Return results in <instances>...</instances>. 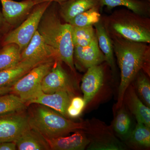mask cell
<instances>
[{
    "label": "cell",
    "mask_w": 150,
    "mask_h": 150,
    "mask_svg": "<svg viewBox=\"0 0 150 150\" xmlns=\"http://www.w3.org/2000/svg\"><path fill=\"white\" fill-rule=\"evenodd\" d=\"M126 108L136 118L137 122L144 123L150 128V108L140 99L133 84L126 90L123 100Z\"/></svg>",
    "instance_id": "cell-15"
},
{
    "label": "cell",
    "mask_w": 150,
    "mask_h": 150,
    "mask_svg": "<svg viewBox=\"0 0 150 150\" xmlns=\"http://www.w3.org/2000/svg\"><path fill=\"white\" fill-rule=\"evenodd\" d=\"M5 23L11 27L15 26L25 19L35 4L31 0L16 2L12 0H0Z\"/></svg>",
    "instance_id": "cell-11"
},
{
    "label": "cell",
    "mask_w": 150,
    "mask_h": 150,
    "mask_svg": "<svg viewBox=\"0 0 150 150\" xmlns=\"http://www.w3.org/2000/svg\"><path fill=\"white\" fill-rule=\"evenodd\" d=\"M63 62L59 60L43 78L41 89L45 93L50 94L66 91L76 96L74 84L69 74L63 68Z\"/></svg>",
    "instance_id": "cell-9"
},
{
    "label": "cell",
    "mask_w": 150,
    "mask_h": 150,
    "mask_svg": "<svg viewBox=\"0 0 150 150\" xmlns=\"http://www.w3.org/2000/svg\"><path fill=\"white\" fill-rule=\"evenodd\" d=\"M51 2H45L35 5L29 14L21 25L12 31H9L2 40L1 46L14 43L21 52L26 48L35 33L43 16Z\"/></svg>",
    "instance_id": "cell-7"
},
{
    "label": "cell",
    "mask_w": 150,
    "mask_h": 150,
    "mask_svg": "<svg viewBox=\"0 0 150 150\" xmlns=\"http://www.w3.org/2000/svg\"><path fill=\"white\" fill-rule=\"evenodd\" d=\"M83 129L89 140L87 150H125L127 147L118 139L111 125L96 118L86 120Z\"/></svg>",
    "instance_id": "cell-5"
},
{
    "label": "cell",
    "mask_w": 150,
    "mask_h": 150,
    "mask_svg": "<svg viewBox=\"0 0 150 150\" xmlns=\"http://www.w3.org/2000/svg\"><path fill=\"white\" fill-rule=\"evenodd\" d=\"M101 18L110 38L150 44L149 17L140 15L128 9L122 8Z\"/></svg>",
    "instance_id": "cell-3"
},
{
    "label": "cell",
    "mask_w": 150,
    "mask_h": 150,
    "mask_svg": "<svg viewBox=\"0 0 150 150\" xmlns=\"http://www.w3.org/2000/svg\"><path fill=\"white\" fill-rule=\"evenodd\" d=\"M50 150H83L88 145L89 140L82 129L75 131L70 136L46 139Z\"/></svg>",
    "instance_id": "cell-16"
},
{
    "label": "cell",
    "mask_w": 150,
    "mask_h": 150,
    "mask_svg": "<svg viewBox=\"0 0 150 150\" xmlns=\"http://www.w3.org/2000/svg\"><path fill=\"white\" fill-rule=\"evenodd\" d=\"M59 12V4L52 2L43 14L38 31L48 45L58 54L59 60L69 68L75 76L74 46L72 40V25L63 23Z\"/></svg>",
    "instance_id": "cell-2"
},
{
    "label": "cell",
    "mask_w": 150,
    "mask_h": 150,
    "mask_svg": "<svg viewBox=\"0 0 150 150\" xmlns=\"http://www.w3.org/2000/svg\"><path fill=\"white\" fill-rule=\"evenodd\" d=\"M74 61L75 66L82 71L105 62V57L98 46L97 38L86 47L74 46Z\"/></svg>",
    "instance_id": "cell-10"
},
{
    "label": "cell",
    "mask_w": 150,
    "mask_h": 150,
    "mask_svg": "<svg viewBox=\"0 0 150 150\" xmlns=\"http://www.w3.org/2000/svg\"><path fill=\"white\" fill-rule=\"evenodd\" d=\"M71 36L74 46L83 47L88 46L97 38L93 25L85 27L72 26Z\"/></svg>",
    "instance_id": "cell-25"
},
{
    "label": "cell",
    "mask_w": 150,
    "mask_h": 150,
    "mask_svg": "<svg viewBox=\"0 0 150 150\" xmlns=\"http://www.w3.org/2000/svg\"><path fill=\"white\" fill-rule=\"evenodd\" d=\"M24 110L0 115V143L16 142L30 127Z\"/></svg>",
    "instance_id": "cell-8"
},
{
    "label": "cell",
    "mask_w": 150,
    "mask_h": 150,
    "mask_svg": "<svg viewBox=\"0 0 150 150\" xmlns=\"http://www.w3.org/2000/svg\"><path fill=\"white\" fill-rule=\"evenodd\" d=\"M27 105L12 93L0 95V115L23 110Z\"/></svg>",
    "instance_id": "cell-26"
},
{
    "label": "cell",
    "mask_w": 150,
    "mask_h": 150,
    "mask_svg": "<svg viewBox=\"0 0 150 150\" xmlns=\"http://www.w3.org/2000/svg\"><path fill=\"white\" fill-rule=\"evenodd\" d=\"M6 24L5 23L4 20V17H3L2 13L0 11V27H2L5 24Z\"/></svg>",
    "instance_id": "cell-34"
},
{
    "label": "cell",
    "mask_w": 150,
    "mask_h": 150,
    "mask_svg": "<svg viewBox=\"0 0 150 150\" xmlns=\"http://www.w3.org/2000/svg\"><path fill=\"white\" fill-rule=\"evenodd\" d=\"M102 7L108 10L117 6L125 7L143 16L150 17V0H100Z\"/></svg>",
    "instance_id": "cell-22"
},
{
    "label": "cell",
    "mask_w": 150,
    "mask_h": 150,
    "mask_svg": "<svg viewBox=\"0 0 150 150\" xmlns=\"http://www.w3.org/2000/svg\"><path fill=\"white\" fill-rule=\"evenodd\" d=\"M113 51L121 71L117 101L113 110L121 107L126 90L143 70L150 77L149 44L111 38Z\"/></svg>",
    "instance_id": "cell-1"
},
{
    "label": "cell",
    "mask_w": 150,
    "mask_h": 150,
    "mask_svg": "<svg viewBox=\"0 0 150 150\" xmlns=\"http://www.w3.org/2000/svg\"><path fill=\"white\" fill-rule=\"evenodd\" d=\"M149 77L143 70H141L132 83L140 99L149 108H150Z\"/></svg>",
    "instance_id": "cell-27"
},
{
    "label": "cell",
    "mask_w": 150,
    "mask_h": 150,
    "mask_svg": "<svg viewBox=\"0 0 150 150\" xmlns=\"http://www.w3.org/2000/svg\"><path fill=\"white\" fill-rule=\"evenodd\" d=\"M96 7L102 8L100 0H67L59 4L61 18L68 23L78 15Z\"/></svg>",
    "instance_id": "cell-18"
},
{
    "label": "cell",
    "mask_w": 150,
    "mask_h": 150,
    "mask_svg": "<svg viewBox=\"0 0 150 150\" xmlns=\"http://www.w3.org/2000/svg\"><path fill=\"white\" fill-rule=\"evenodd\" d=\"M82 79L81 88L86 105L100 90L104 81V69L102 65L88 68Z\"/></svg>",
    "instance_id": "cell-12"
},
{
    "label": "cell",
    "mask_w": 150,
    "mask_h": 150,
    "mask_svg": "<svg viewBox=\"0 0 150 150\" xmlns=\"http://www.w3.org/2000/svg\"><path fill=\"white\" fill-rule=\"evenodd\" d=\"M31 104L27 113L29 126L45 139L64 137L85 128L86 121L74 122L45 105Z\"/></svg>",
    "instance_id": "cell-4"
},
{
    "label": "cell",
    "mask_w": 150,
    "mask_h": 150,
    "mask_svg": "<svg viewBox=\"0 0 150 150\" xmlns=\"http://www.w3.org/2000/svg\"><path fill=\"white\" fill-rule=\"evenodd\" d=\"M21 51L16 44L9 43L0 49V71L14 67L21 61Z\"/></svg>",
    "instance_id": "cell-24"
},
{
    "label": "cell",
    "mask_w": 150,
    "mask_h": 150,
    "mask_svg": "<svg viewBox=\"0 0 150 150\" xmlns=\"http://www.w3.org/2000/svg\"><path fill=\"white\" fill-rule=\"evenodd\" d=\"M33 1L34 2L35 4H38L40 3L45 2H55L59 4L65 1H67V0H31Z\"/></svg>",
    "instance_id": "cell-33"
},
{
    "label": "cell",
    "mask_w": 150,
    "mask_h": 150,
    "mask_svg": "<svg viewBox=\"0 0 150 150\" xmlns=\"http://www.w3.org/2000/svg\"><path fill=\"white\" fill-rule=\"evenodd\" d=\"M21 58V60L33 59L43 62L52 59L60 60L55 50L46 43L38 30L26 48L22 51Z\"/></svg>",
    "instance_id": "cell-13"
},
{
    "label": "cell",
    "mask_w": 150,
    "mask_h": 150,
    "mask_svg": "<svg viewBox=\"0 0 150 150\" xmlns=\"http://www.w3.org/2000/svg\"><path fill=\"white\" fill-rule=\"evenodd\" d=\"M43 62L36 59H24L14 67L0 71V88L12 86L33 68Z\"/></svg>",
    "instance_id": "cell-17"
},
{
    "label": "cell",
    "mask_w": 150,
    "mask_h": 150,
    "mask_svg": "<svg viewBox=\"0 0 150 150\" xmlns=\"http://www.w3.org/2000/svg\"><path fill=\"white\" fill-rule=\"evenodd\" d=\"M12 86H7L0 88V95L11 93Z\"/></svg>",
    "instance_id": "cell-32"
},
{
    "label": "cell",
    "mask_w": 150,
    "mask_h": 150,
    "mask_svg": "<svg viewBox=\"0 0 150 150\" xmlns=\"http://www.w3.org/2000/svg\"><path fill=\"white\" fill-rule=\"evenodd\" d=\"M101 8L96 7L78 15L71 19L68 23L73 26L85 27L94 25L101 19L100 11Z\"/></svg>",
    "instance_id": "cell-28"
},
{
    "label": "cell",
    "mask_w": 150,
    "mask_h": 150,
    "mask_svg": "<svg viewBox=\"0 0 150 150\" xmlns=\"http://www.w3.org/2000/svg\"><path fill=\"white\" fill-rule=\"evenodd\" d=\"M11 27L8 25L5 24L2 27H0V43L1 44L3 38L9 32Z\"/></svg>",
    "instance_id": "cell-31"
},
{
    "label": "cell",
    "mask_w": 150,
    "mask_h": 150,
    "mask_svg": "<svg viewBox=\"0 0 150 150\" xmlns=\"http://www.w3.org/2000/svg\"><path fill=\"white\" fill-rule=\"evenodd\" d=\"M113 113L114 118L111 127L116 136L126 142L133 130L132 121L129 111L123 103L118 109L113 110Z\"/></svg>",
    "instance_id": "cell-20"
},
{
    "label": "cell",
    "mask_w": 150,
    "mask_h": 150,
    "mask_svg": "<svg viewBox=\"0 0 150 150\" xmlns=\"http://www.w3.org/2000/svg\"><path fill=\"white\" fill-rule=\"evenodd\" d=\"M93 26L95 29L100 49L104 54L105 62L110 67L112 74L115 76L116 72V67L113 45L111 38L105 28L102 18L99 22L94 25Z\"/></svg>",
    "instance_id": "cell-19"
},
{
    "label": "cell",
    "mask_w": 150,
    "mask_h": 150,
    "mask_svg": "<svg viewBox=\"0 0 150 150\" xmlns=\"http://www.w3.org/2000/svg\"><path fill=\"white\" fill-rule=\"evenodd\" d=\"M126 142L131 148L149 149L150 147V128L144 123L137 122Z\"/></svg>",
    "instance_id": "cell-23"
},
{
    "label": "cell",
    "mask_w": 150,
    "mask_h": 150,
    "mask_svg": "<svg viewBox=\"0 0 150 150\" xmlns=\"http://www.w3.org/2000/svg\"><path fill=\"white\" fill-rule=\"evenodd\" d=\"M17 149L15 142H4L0 143V150H16Z\"/></svg>",
    "instance_id": "cell-30"
},
{
    "label": "cell",
    "mask_w": 150,
    "mask_h": 150,
    "mask_svg": "<svg viewBox=\"0 0 150 150\" xmlns=\"http://www.w3.org/2000/svg\"><path fill=\"white\" fill-rule=\"evenodd\" d=\"M86 106V105L83 98L74 96L71 99L69 106L75 112L81 115Z\"/></svg>",
    "instance_id": "cell-29"
},
{
    "label": "cell",
    "mask_w": 150,
    "mask_h": 150,
    "mask_svg": "<svg viewBox=\"0 0 150 150\" xmlns=\"http://www.w3.org/2000/svg\"><path fill=\"white\" fill-rule=\"evenodd\" d=\"M17 149L19 150H49L46 140L39 133L30 127L17 140Z\"/></svg>",
    "instance_id": "cell-21"
},
{
    "label": "cell",
    "mask_w": 150,
    "mask_h": 150,
    "mask_svg": "<svg viewBox=\"0 0 150 150\" xmlns=\"http://www.w3.org/2000/svg\"><path fill=\"white\" fill-rule=\"evenodd\" d=\"M75 95L66 91H58L50 94L45 93L42 91L35 98L30 101L27 105L33 103L42 105L55 110L68 118L67 108L71 99Z\"/></svg>",
    "instance_id": "cell-14"
},
{
    "label": "cell",
    "mask_w": 150,
    "mask_h": 150,
    "mask_svg": "<svg viewBox=\"0 0 150 150\" xmlns=\"http://www.w3.org/2000/svg\"><path fill=\"white\" fill-rule=\"evenodd\" d=\"M57 61L59 60L50 59L35 66L13 85L11 93L19 97L27 105L43 91L41 83L43 78Z\"/></svg>",
    "instance_id": "cell-6"
}]
</instances>
